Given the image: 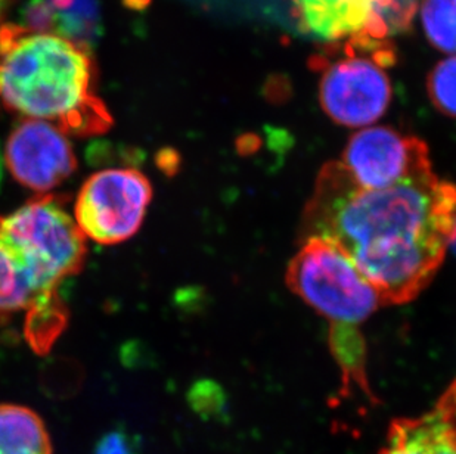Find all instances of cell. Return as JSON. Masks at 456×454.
Wrapping results in <instances>:
<instances>
[{
    "mask_svg": "<svg viewBox=\"0 0 456 454\" xmlns=\"http://www.w3.org/2000/svg\"><path fill=\"white\" fill-rule=\"evenodd\" d=\"M303 235L337 245L384 305L403 304L433 280L455 239L456 184L431 170L370 191L332 161L305 206Z\"/></svg>",
    "mask_w": 456,
    "mask_h": 454,
    "instance_id": "1",
    "label": "cell"
},
{
    "mask_svg": "<svg viewBox=\"0 0 456 454\" xmlns=\"http://www.w3.org/2000/svg\"><path fill=\"white\" fill-rule=\"evenodd\" d=\"M94 80L89 52L77 45L18 26L0 30V101L11 111L56 121L65 134H103L112 118Z\"/></svg>",
    "mask_w": 456,
    "mask_h": 454,
    "instance_id": "2",
    "label": "cell"
},
{
    "mask_svg": "<svg viewBox=\"0 0 456 454\" xmlns=\"http://www.w3.org/2000/svg\"><path fill=\"white\" fill-rule=\"evenodd\" d=\"M340 60L316 56L322 69L319 102L334 123L362 127L379 121L392 101V85L386 69L396 62V52L386 42L365 37L346 40Z\"/></svg>",
    "mask_w": 456,
    "mask_h": 454,
    "instance_id": "3",
    "label": "cell"
},
{
    "mask_svg": "<svg viewBox=\"0 0 456 454\" xmlns=\"http://www.w3.org/2000/svg\"><path fill=\"white\" fill-rule=\"evenodd\" d=\"M289 289L331 326L356 328L383 304L372 283L337 245L305 238L287 271Z\"/></svg>",
    "mask_w": 456,
    "mask_h": 454,
    "instance_id": "4",
    "label": "cell"
},
{
    "mask_svg": "<svg viewBox=\"0 0 456 454\" xmlns=\"http://www.w3.org/2000/svg\"><path fill=\"white\" fill-rule=\"evenodd\" d=\"M6 240L48 294L82 271L86 238L56 197H40L0 217Z\"/></svg>",
    "mask_w": 456,
    "mask_h": 454,
    "instance_id": "5",
    "label": "cell"
},
{
    "mask_svg": "<svg viewBox=\"0 0 456 454\" xmlns=\"http://www.w3.org/2000/svg\"><path fill=\"white\" fill-rule=\"evenodd\" d=\"M151 199V183L139 170H101L78 191L74 220L85 238L102 245L121 244L141 229Z\"/></svg>",
    "mask_w": 456,
    "mask_h": 454,
    "instance_id": "6",
    "label": "cell"
},
{
    "mask_svg": "<svg viewBox=\"0 0 456 454\" xmlns=\"http://www.w3.org/2000/svg\"><path fill=\"white\" fill-rule=\"evenodd\" d=\"M338 163L357 186L370 191L392 188L433 170L428 148L421 139L383 126L350 137Z\"/></svg>",
    "mask_w": 456,
    "mask_h": 454,
    "instance_id": "7",
    "label": "cell"
},
{
    "mask_svg": "<svg viewBox=\"0 0 456 454\" xmlns=\"http://www.w3.org/2000/svg\"><path fill=\"white\" fill-rule=\"evenodd\" d=\"M4 163L18 183L40 193L60 186L77 168L64 132L48 121L31 118L12 130L4 146Z\"/></svg>",
    "mask_w": 456,
    "mask_h": 454,
    "instance_id": "8",
    "label": "cell"
},
{
    "mask_svg": "<svg viewBox=\"0 0 456 454\" xmlns=\"http://www.w3.org/2000/svg\"><path fill=\"white\" fill-rule=\"evenodd\" d=\"M303 26L318 39L347 40L365 35L387 40L381 30V17L390 0H293Z\"/></svg>",
    "mask_w": 456,
    "mask_h": 454,
    "instance_id": "9",
    "label": "cell"
},
{
    "mask_svg": "<svg viewBox=\"0 0 456 454\" xmlns=\"http://www.w3.org/2000/svg\"><path fill=\"white\" fill-rule=\"evenodd\" d=\"M379 454H456V381L431 410L393 420Z\"/></svg>",
    "mask_w": 456,
    "mask_h": 454,
    "instance_id": "10",
    "label": "cell"
},
{
    "mask_svg": "<svg viewBox=\"0 0 456 454\" xmlns=\"http://www.w3.org/2000/svg\"><path fill=\"white\" fill-rule=\"evenodd\" d=\"M28 33L53 35L85 51L100 39L102 24L98 0H28L21 11Z\"/></svg>",
    "mask_w": 456,
    "mask_h": 454,
    "instance_id": "11",
    "label": "cell"
},
{
    "mask_svg": "<svg viewBox=\"0 0 456 454\" xmlns=\"http://www.w3.org/2000/svg\"><path fill=\"white\" fill-rule=\"evenodd\" d=\"M0 454H53L48 428L35 410L0 404Z\"/></svg>",
    "mask_w": 456,
    "mask_h": 454,
    "instance_id": "12",
    "label": "cell"
},
{
    "mask_svg": "<svg viewBox=\"0 0 456 454\" xmlns=\"http://www.w3.org/2000/svg\"><path fill=\"white\" fill-rule=\"evenodd\" d=\"M52 296L56 292H45L12 247L0 238V314L31 309Z\"/></svg>",
    "mask_w": 456,
    "mask_h": 454,
    "instance_id": "13",
    "label": "cell"
},
{
    "mask_svg": "<svg viewBox=\"0 0 456 454\" xmlns=\"http://www.w3.org/2000/svg\"><path fill=\"white\" fill-rule=\"evenodd\" d=\"M421 21L436 49L456 53V0H422Z\"/></svg>",
    "mask_w": 456,
    "mask_h": 454,
    "instance_id": "14",
    "label": "cell"
},
{
    "mask_svg": "<svg viewBox=\"0 0 456 454\" xmlns=\"http://www.w3.org/2000/svg\"><path fill=\"white\" fill-rule=\"evenodd\" d=\"M65 323V313L60 307L58 296H52L31 307L28 314L27 335L35 348H46L51 345L56 335Z\"/></svg>",
    "mask_w": 456,
    "mask_h": 454,
    "instance_id": "15",
    "label": "cell"
},
{
    "mask_svg": "<svg viewBox=\"0 0 456 454\" xmlns=\"http://www.w3.org/2000/svg\"><path fill=\"white\" fill-rule=\"evenodd\" d=\"M431 102L440 112L456 118V56L440 61L427 82Z\"/></svg>",
    "mask_w": 456,
    "mask_h": 454,
    "instance_id": "16",
    "label": "cell"
},
{
    "mask_svg": "<svg viewBox=\"0 0 456 454\" xmlns=\"http://www.w3.org/2000/svg\"><path fill=\"white\" fill-rule=\"evenodd\" d=\"M95 454H139V442L126 431H111L96 444Z\"/></svg>",
    "mask_w": 456,
    "mask_h": 454,
    "instance_id": "17",
    "label": "cell"
},
{
    "mask_svg": "<svg viewBox=\"0 0 456 454\" xmlns=\"http://www.w3.org/2000/svg\"><path fill=\"white\" fill-rule=\"evenodd\" d=\"M9 0H0V30L4 28V13H6V9H8Z\"/></svg>",
    "mask_w": 456,
    "mask_h": 454,
    "instance_id": "18",
    "label": "cell"
},
{
    "mask_svg": "<svg viewBox=\"0 0 456 454\" xmlns=\"http://www.w3.org/2000/svg\"><path fill=\"white\" fill-rule=\"evenodd\" d=\"M2 174H4V157H2V150H0V182H2Z\"/></svg>",
    "mask_w": 456,
    "mask_h": 454,
    "instance_id": "19",
    "label": "cell"
},
{
    "mask_svg": "<svg viewBox=\"0 0 456 454\" xmlns=\"http://www.w3.org/2000/svg\"><path fill=\"white\" fill-rule=\"evenodd\" d=\"M449 249H452L453 253H455V255H456V236H455V239L452 240V244H451V248Z\"/></svg>",
    "mask_w": 456,
    "mask_h": 454,
    "instance_id": "20",
    "label": "cell"
}]
</instances>
